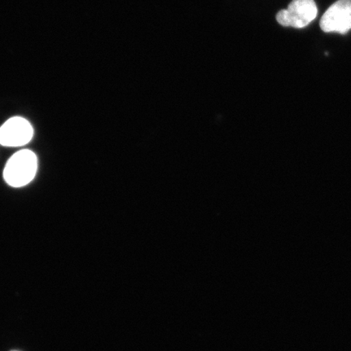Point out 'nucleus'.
Segmentation results:
<instances>
[{"label": "nucleus", "mask_w": 351, "mask_h": 351, "mask_svg": "<svg viewBox=\"0 0 351 351\" xmlns=\"http://www.w3.org/2000/svg\"><path fill=\"white\" fill-rule=\"evenodd\" d=\"M37 170V156L32 151L24 149L8 160L4 167L3 179L11 187H24L33 181Z\"/></svg>", "instance_id": "nucleus-1"}, {"label": "nucleus", "mask_w": 351, "mask_h": 351, "mask_svg": "<svg viewBox=\"0 0 351 351\" xmlns=\"http://www.w3.org/2000/svg\"><path fill=\"white\" fill-rule=\"evenodd\" d=\"M318 10L314 0H293L287 10L280 11L276 21L283 26L301 29L308 25L317 16Z\"/></svg>", "instance_id": "nucleus-2"}, {"label": "nucleus", "mask_w": 351, "mask_h": 351, "mask_svg": "<svg viewBox=\"0 0 351 351\" xmlns=\"http://www.w3.org/2000/svg\"><path fill=\"white\" fill-rule=\"evenodd\" d=\"M33 137V126L21 117H12L0 127V145L3 147L25 146L32 141Z\"/></svg>", "instance_id": "nucleus-3"}, {"label": "nucleus", "mask_w": 351, "mask_h": 351, "mask_svg": "<svg viewBox=\"0 0 351 351\" xmlns=\"http://www.w3.org/2000/svg\"><path fill=\"white\" fill-rule=\"evenodd\" d=\"M324 32L346 34L351 29V0H339L329 7L319 22Z\"/></svg>", "instance_id": "nucleus-4"}, {"label": "nucleus", "mask_w": 351, "mask_h": 351, "mask_svg": "<svg viewBox=\"0 0 351 351\" xmlns=\"http://www.w3.org/2000/svg\"><path fill=\"white\" fill-rule=\"evenodd\" d=\"M12 351H17V350H12Z\"/></svg>", "instance_id": "nucleus-5"}]
</instances>
